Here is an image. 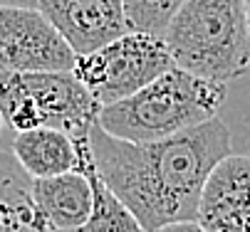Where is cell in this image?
Listing matches in <instances>:
<instances>
[{
  "instance_id": "obj_1",
  "label": "cell",
  "mask_w": 250,
  "mask_h": 232,
  "mask_svg": "<svg viewBox=\"0 0 250 232\" xmlns=\"http://www.w3.org/2000/svg\"><path fill=\"white\" fill-rule=\"evenodd\" d=\"M87 141L99 180L146 232L196 220L206 178L233 148L218 116L159 141H122L94 121Z\"/></svg>"
},
{
  "instance_id": "obj_2",
  "label": "cell",
  "mask_w": 250,
  "mask_h": 232,
  "mask_svg": "<svg viewBox=\"0 0 250 232\" xmlns=\"http://www.w3.org/2000/svg\"><path fill=\"white\" fill-rule=\"evenodd\" d=\"M226 84L173 67L124 102L102 107L97 124L122 141H159L218 116Z\"/></svg>"
},
{
  "instance_id": "obj_3",
  "label": "cell",
  "mask_w": 250,
  "mask_h": 232,
  "mask_svg": "<svg viewBox=\"0 0 250 232\" xmlns=\"http://www.w3.org/2000/svg\"><path fill=\"white\" fill-rule=\"evenodd\" d=\"M176 67L228 84L250 67L243 0H186L164 35Z\"/></svg>"
},
{
  "instance_id": "obj_4",
  "label": "cell",
  "mask_w": 250,
  "mask_h": 232,
  "mask_svg": "<svg viewBox=\"0 0 250 232\" xmlns=\"http://www.w3.org/2000/svg\"><path fill=\"white\" fill-rule=\"evenodd\" d=\"M99 109L75 72L0 70V114L15 131L47 126L72 139H84Z\"/></svg>"
},
{
  "instance_id": "obj_5",
  "label": "cell",
  "mask_w": 250,
  "mask_h": 232,
  "mask_svg": "<svg viewBox=\"0 0 250 232\" xmlns=\"http://www.w3.org/2000/svg\"><path fill=\"white\" fill-rule=\"evenodd\" d=\"M173 67L176 62L164 37L131 30L97 52L77 57L75 74L99 107H109L134 96Z\"/></svg>"
},
{
  "instance_id": "obj_6",
  "label": "cell",
  "mask_w": 250,
  "mask_h": 232,
  "mask_svg": "<svg viewBox=\"0 0 250 232\" xmlns=\"http://www.w3.org/2000/svg\"><path fill=\"white\" fill-rule=\"evenodd\" d=\"M77 54L38 8L0 5V70L75 72Z\"/></svg>"
},
{
  "instance_id": "obj_7",
  "label": "cell",
  "mask_w": 250,
  "mask_h": 232,
  "mask_svg": "<svg viewBox=\"0 0 250 232\" xmlns=\"http://www.w3.org/2000/svg\"><path fill=\"white\" fill-rule=\"evenodd\" d=\"M38 10L55 25L77 57L97 52L131 32L124 0H38Z\"/></svg>"
},
{
  "instance_id": "obj_8",
  "label": "cell",
  "mask_w": 250,
  "mask_h": 232,
  "mask_svg": "<svg viewBox=\"0 0 250 232\" xmlns=\"http://www.w3.org/2000/svg\"><path fill=\"white\" fill-rule=\"evenodd\" d=\"M196 222L206 232H250V156L228 153L203 183Z\"/></svg>"
},
{
  "instance_id": "obj_9",
  "label": "cell",
  "mask_w": 250,
  "mask_h": 232,
  "mask_svg": "<svg viewBox=\"0 0 250 232\" xmlns=\"http://www.w3.org/2000/svg\"><path fill=\"white\" fill-rule=\"evenodd\" d=\"M32 200L50 230L75 232L94 213V188L84 171L32 178Z\"/></svg>"
},
{
  "instance_id": "obj_10",
  "label": "cell",
  "mask_w": 250,
  "mask_h": 232,
  "mask_svg": "<svg viewBox=\"0 0 250 232\" xmlns=\"http://www.w3.org/2000/svg\"><path fill=\"white\" fill-rule=\"evenodd\" d=\"M13 156L30 178H52L62 173L80 171L77 141L57 128H30L18 131L13 139Z\"/></svg>"
},
{
  "instance_id": "obj_11",
  "label": "cell",
  "mask_w": 250,
  "mask_h": 232,
  "mask_svg": "<svg viewBox=\"0 0 250 232\" xmlns=\"http://www.w3.org/2000/svg\"><path fill=\"white\" fill-rule=\"evenodd\" d=\"M32 200V178L13 153L0 151V232H47Z\"/></svg>"
},
{
  "instance_id": "obj_12",
  "label": "cell",
  "mask_w": 250,
  "mask_h": 232,
  "mask_svg": "<svg viewBox=\"0 0 250 232\" xmlns=\"http://www.w3.org/2000/svg\"><path fill=\"white\" fill-rule=\"evenodd\" d=\"M75 141H77L80 158H82L80 171H84L89 176L92 188H94V213L87 220V225H82L75 232H146L144 227L139 225V220L117 200V195L99 180V176L94 171V163H92V156H89L87 136L84 139H75Z\"/></svg>"
},
{
  "instance_id": "obj_13",
  "label": "cell",
  "mask_w": 250,
  "mask_h": 232,
  "mask_svg": "<svg viewBox=\"0 0 250 232\" xmlns=\"http://www.w3.org/2000/svg\"><path fill=\"white\" fill-rule=\"evenodd\" d=\"M184 3L186 0H124V13L131 30L164 37Z\"/></svg>"
},
{
  "instance_id": "obj_14",
  "label": "cell",
  "mask_w": 250,
  "mask_h": 232,
  "mask_svg": "<svg viewBox=\"0 0 250 232\" xmlns=\"http://www.w3.org/2000/svg\"><path fill=\"white\" fill-rule=\"evenodd\" d=\"M156 232H206L196 220H184V222H171V225H164L159 227Z\"/></svg>"
},
{
  "instance_id": "obj_15",
  "label": "cell",
  "mask_w": 250,
  "mask_h": 232,
  "mask_svg": "<svg viewBox=\"0 0 250 232\" xmlns=\"http://www.w3.org/2000/svg\"><path fill=\"white\" fill-rule=\"evenodd\" d=\"M0 5H15V8H38V0H0Z\"/></svg>"
},
{
  "instance_id": "obj_16",
  "label": "cell",
  "mask_w": 250,
  "mask_h": 232,
  "mask_svg": "<svg viewBox=\"0 0 250 232\" xmlns=\"http://www.w3.org/2000/svg\"><path fill=\"white\" fill-rule=\"evenodd\" d=\"M245 5V18H248V30H250V0H243Z\"/></svg>"
},
{
  "instance_id": "obj_17",
  "label": "cell",
  "mask_w": 250,
  "mask_h": 232,
  "mask_svg": "<svg viewBox=\"0 0 250 232\" xmlns=\"http://www.w3.org/2000/svg\"><path fill=\"white\" fill-rule=\"evenodd\" d=\"M3 128H5V119H3V114H0V136H3Z\"/></svg>"
},
{
  "instance_id": "obj_18",
  "label": "cell",
  "mask_w": 250,
  "mask_h": 232,
  "mask_svg": "<svg viewBox=\"0 0 250 232\" xmlns=\"http://www.w3.org/2000/svg\"><path fill=\"white\" fill-rule=\"evenodd\" d=\"M47 232H57V230H47Z\"/></svg>"
}]
</instances>
